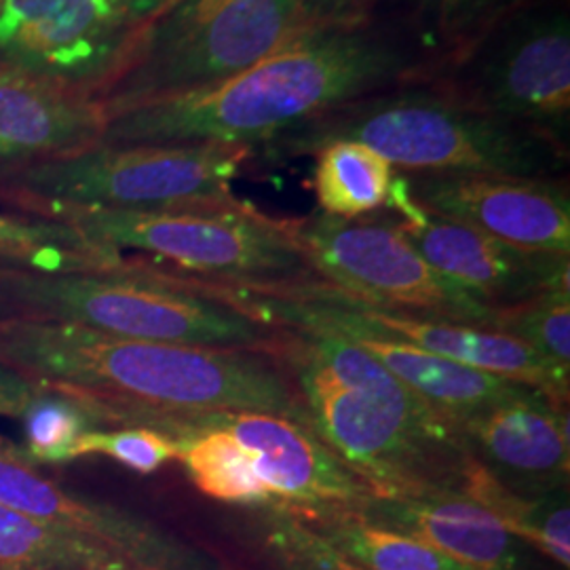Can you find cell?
Instances as JSON below:
<instances>
[{
  "instance_id": "cell-14",
  "label": "cell",
  "mask_w": 570,
  "mask_h": 570,
  "mask_svg": "<svg viewBox=\"0 0 570 570\" xmlns=\"http://www.w3.org/2000/svg\"><path fill=\"white\" fill-rule=\"evenodd\" d=\"M400 233L429 265L494 308L518 305L558 287H569L570 256L530 252L480 230L433 216L395 178L391 199Z\"/></svg>"
},
{
  "instance_id": "cell-8",
  "label": "cell",
  "mask_w": 570,
  "mask_h": 570,
  "mask_svg": "<svg viewBox=\"0 0 570 570\" xmlns=\"http://www.w3.org/2000/svg\"><path fill=\"white\" fill-rule=\"evenodd\" d=\"M303 32L301 0H176L144 26L129 60L94 102L110 117L226 81Z\"/></svg>"
},
{
  "instance_id": "cell-35",
  "label": "cell",
  "mask_w": 570,
  "mask_h": 570,
  "mask_svg": "<svg viewBox=\"0 0 570 570\" xmlns=\"http://www.w3.org/2000/svg\"><path fill=\"white\" fill-rule=\"evenodd\" d=\"M4 320V313H2V306H0V322Z\"/></svg>"
},
{
  "instance_id": "cell-7",
  "label": "cell",
  "mask_w": 570,
  "mask_h": 570,
  "mask_svg": "<svg viewBox=\"0 0 570 570\" xmlns=\"http://www.w3.org/2000/svg\"><path fill=\"white\" fill-rule=\"evenodd\" d=\"M254 155L226 144H94L75 153L0 165V204L174 209L233 199L230 183Z\"/></svg>"
},
{
  "instance_id": "cell-17",
  "label": "cell",
  "mask_w": 570,
  "mask_h": 570,
  "mask_svg": "<svg viewBox=\"0 0 570 570\" xmlns=\"http://www.w3.org/2000/svg\"><path fill=\"white\" fill-rule=\"evenodd\" d=\"M355 510L471 569H520L518 539L465 492L372 494Z\"/></svg>"
},
{
  "instance_id": "cell-20",
  "label": "cell",
  "mask_w": 570,
  "mask_h": 570,
  "mask_svg": "<svg viewBox=\"0 0 570 570\" xmlns=\"http://www.w3.org/2000/svg\"><path fill=\"white\" fill-rule=\"evenodd\" d=\"M237 508L228 550H212L228 570H366L334 550L284 501Z\"/></svg>"
},
{
  "instance_id": "cell-29",
  "label": "cell",
  "mask_w": 570,
  "mask_h": 570,
  "mask_svg": "<svg viewBox=\"0 0 570 570\" xmlns=\"http://www.w3.org/2000/svg\"><path fill=\"white\" fill-rule=\"evenodd\" d=\"M180 444L161 431L121 428L85 433L75 444L72 456L77 461L82 456L102 454L121 463L122 468L140 475H150L171 461H180Z\"/></svg>"
},
{
  "instance_id": "cell-10",
  "label": "cell",
  "mask_w": 570,
  "mask_h": 570,
  "mask_svg": "<svg viewBox=\"0 0 570 570\" xmlns=\"http://www.w3.org/2000/svg\"><path fill=\"white\" fill-rule=\"evenodd\" d=\"M142 30L110 0H2L0 70L96 100Z\"/></svg>"
},
{
  "instance_id": "cell-15",
  "label": "cell",
  "mask_w": 570,
  "mask_h": 570,
  "mask_svg": "<svg viewBox=\"0 0 570 570\" xmlns=\"http://www.w3.org/2000/svg\"><path fill=\"white\" fill-rule=\"evenodd\" d=\"M212 428L225 429L249 452L271 499L303 508H357L374 494L311 429L292 419L263 412L193 414L188 438Z\"/></svg>"
},
{
  "instance_id": "cell-2",
  "label": "cell",
  "mask_w": 570,
  "mask_h": 570,
  "mask_svg": "<svg viewBox=\"0 0 570 570\" xmlns=\"http://www.w3.org/2000/svg\"><path fill=\"white\" fill-rule=\"evenodd\" d=\"M271 355L294 383L306 428L374 494L463 492L473 456L461 429L362 346L303 322L282 327Z\"/></svg>"
},
{
  "instance_id": "cell-16",
  "label": "cell",
  "mask_w": 570,
  "mask_h": 570,
  "mask_svg": "<svg viewBox=\"0 0 570 570\" xmlns=\"http://www.w3.org/2000/svg\"><path fill=\"white\" fill-rule=\"evenodd\" d=\"M471 456L503 487L546 497L569 490V410L537 389L480 410L461 423Z\"/></svg>"
},
{
  "instance_id": "cell-21",
  "label": "cell",
  "mask_w": 570,
  "mask_h": 570,
  "mask_svg": "<svg viewBox=\"0 0 570 570\" xmlns=\"http://www.w3.org/2000/svg\"><path fill=\"white\" fill-rule=\"evenodd\" d=\"M289 505V503H287ZM334 550L366 570H478L461 564L428 543L381 527L355 508L292 505Z\"/></svg>"
},
{
  "instance_id": "cell-13",
  "label": "cell",
  "mask_w": 570,
  "mask_h": 570,
  "mask_svg": "<svg viewBox=\"0 0 570 570\" xmlns=\"http://www.w3.org/2000/svg\"><path fill=\"white\" fill-rule=\"evenodd\" d=\"M400 183L433 216L522 249L570 256L569 190L551 178L410 174Z\"/></svg>"
},
{
  "instance_id": "cell-34",
  "label": "cell",
  "mask_w": 570,
  "mask_h": 570,
  "mask_svg": "<svg viewBox=\"0 0 570 570\" xmlns=\"http://www.w3.org/2000/svg\"><path fill=\"white\" fill-rule=\"evenodd\" d=\"M117 11H121L127 20L146 26L148 21L161 16L167 7L176 0H110Z\"/></svg>"
},
{
  "instance_id": "cell-12",
  "label": "cell",
  "mask_w": 570,
  "mask_h": 570,
  "mask_svg": "<svg viewBox=\"0 0 570 570\" xmlns=\"http://www.w3.org/2000/svg\"><path fill=\"white\" fill-rule=\"evenodd\" d=\"M0 503L82 541L115 551L138 570H228L209 548L195 546L100 499L63 489L0 438Z\"/></svg>"
},
{
  "instance_id": "cell-23",
  "label": "cell",
  "mask_w": 570,
  "mask_h": 570,
  "mask_svg": "<svg viewBox=\"0 0 570 570\" xmlns=\"http://www.w3.org/2000/svg\"><path fill=\"white\" fill-rule=\"evenodd\" d=\"M463 492L484 505L518 541L529 543L556 564L569 569V490H558L546 497H527L503 487L473 459L465 473Z\"/></svg>"
},
{
  "instance_id": "cell-32",
  "label": "cell",
  "mask_w": 570,
  "mask_h": 570,
  "mask_svg": "<svg viewBox=\"0 0 570 570\" xmlns=\"http://www.w3.org/2000/svg\"><path fill=\"white\" fill-rule=\"evenodd\" d=\"M513 0H469L465 11L461 13L459 21L454 23L452 32L461 35L463 30L480 26L484 21H492L501 11L510 9Z\"/></svg>"
},
{
  "instance_id": "cell-25",
  "label": "cell",
  "mask_w": 570,
  "mask_h": 570,
  "mask_svg": "<svg viewBox=\"0 0 570 570\" xmlns=\"http://www.w3.org/2000/svg\"><path fill=\"white\" fill-rule=\"evenodd\" d=\"M0 570H138L115 551L0 503Z\"/></svg>"
},
{
  "instance_id": "cell-24",
  "label": "cell",
  "mask_w": 570,
  "mask_h": 570,
  "mask_svg": "<svg viewBox=\"0 0 570 570\" xmlns=\"http://www.w3.org/2000/svg\"><path fill=\"white\" fill-rule=\"evenodd\" d=\"M313 155V188L322 214L355 220L389 204L395 167L366 144L336 140Z\"/></svg>"
},
{
  "instance_id": "cell-36",
  "label": "cell",
  "mask_w": 570,
  "mask_h": 570,
  "mask_svg": "<svg viewBox=\"0 0 570 570\" xmlns=\"http://www.w3.org/2000/svg\"><path fill=\"white\" fill-rule=\"evenodd\" d=\"M0 4H2V0H0Z\"/></svg>"
},
{
  "instance_id": "cell-18",
  "label": "cell",
  "mask_w": 570,
  "mask_h": 570,
  "mask_svg": "<svg viewBox=\"0 0 570 570\" xmlns=\"http://www.w3.org/2000/svg\"><path fill=\"white\" fill-rule=\"evenodd\" d=\"M332 294L367 326L379 327L404 343L446 357L450 362L537 389L558 406H569L570 376L551 367L534 348L511 334L372 308L351 301L336 287H332Z\"/></svg>"
},
{
  "instance_id": "cell-1",
  "label": "cell",
  "mask_w": 570,
  "mask_h": 570,
  "mask_svg": "<svg viewBox=\"0 0 570 570\" xmlns=\"http://www.w3.org/2000/svg\"><path fill=\"white\" fill-rule=\"evenodd\" d=\"M416 68L407 47L362 21L313 28L226 81L106 117L100 144H226L256 153L334 108L387 91Z\"/></svg>"
},
{
  "instance_id": "cell-31",
  "label": "cell",
  "mask_w": 570,
  "mask_h": 570,
  "mask_svg": "<svg viewBox=\"0 0 570 570\" xmlns=\"http://www.w3.org/2000/svg\"><path fill=\"white\" fill-rule=\"evenodd\" d=\"M39 391L41 385L37 381H30L13 367L0 364V416L20 421Z\"/></svg>"
},
{
  "instance_id": "cell-27",
  "label": "cell",
  "mask_w": 570,
  "mask_h": 570,
  "mask_svg": "<svg viewBox=\"0 0 570 570\" xmlns=\"http://www.w3.org/2000/svg\"><path fill=\"white\" fill-rule=\"evenodd\" d=\"M180 461L190 482L228 505H256L271 501L265 484L258 480L249 452L225 429H204L180 442Z\"/></svg>"
},
{
  "instance_id": "cell-28",
  "label": "cell",
  "mask_w": 570,
  "mask_h": 570,
  "mask_svg": "<svg viewBox=\"0 0 570 570\" xmlns=\"http://www.w3.org/2000/svg\"><path fill=\"white\" fill-rule=\"evenodd\" d=\"M494 330L520 338L551 367L570 376V287L499 308Z\"/></svg>"
},
{
  "instance_id": "cell-5",
  "label": "cell",
  "mask_w": 570,
  "mask_h": 570,
  "mask_svg": "<svg viewBox=\"0 0 570 570\" xmlns=\"http://www.w3.org/2000/svg\"><path fill=\"white\" fill-rule=\"evenodd\" d=\"M4 320L87 327L148 343L268 353L282 327L186 284L178 273L129 263L117 271L41 273L0 265Z\"/></svg>"
},
{
  "instance_id": "cell-4",
  "label": "cell",
  "mask_w": 570,
  "mask_h": 570,
  "mask_svg": "<svg viewBox=\"0 0 570 570\" xmlns=\"http://www.w3.org/2000/svg\"><path fill=\"white\" fill-rule=\"evenodd\" d=\"M336 140L366 144L410 174L550 178L567 157L562 144L541 131L433 89H387L345 104L265 148L298 157Z\"/></svg>"
},
{
  "instance_id": "cell-33",
  "label": "cell",
  "mask_w": 570,
  "mask_h": 570,
  "mask_svg": "<svg viewBox=\"0 0 570 570\" xmlns=\"http://www.w3.org/2000/svg\"><path fill=\"white\" fill-rule=\"evenodd\" d=\"M421 13L428 18H435L438 23L446 30H452L454 23L465 11L469 0H412Z\"/></svg>"
},
{
  "instance_id": "cell-11",
  "label": "cell",
  "mask_w": 570,
  "mask_h": 570,
  "mask_svg": "<svg viewBox=\"0 0 570 570\" xmlns=\"http://www.w3.org/2000/svg\"><path fill=\"white\" fill-rule=\"evenodd\" d=\"M456 96L562 144L570 122L569 16L539 11L505 23L475 51L468 89Z\"/></svg>"
},
{
  "instance_id": "cell-30",
  "label": "cell",
  "mask_w": 570,
  "mask_h": 570,
  "mask_svg": "<svg viewBox=\"0 0 570 570\" xmlns=\"http://www.w3.org/2000/svg\"><path fill=\"white\" fill-rule=\"evenodd\" d=\"M372 2L374 0H301L308 30L336 23H355L362 20V13Z\"/></svg>"
},
{
  "instance_id": "cell-3",
  "label": "cell",
  "mask_w": 570,
  "mask_h": 570,
  "mask_svg": "<svg viewBox=\"0 0 570 570\" xmlns=\"http://www.w3.org/2000/svg\"><path fill=\"white\" fill-rule=\"evenodd\" d=\"M0 364L110 406L155 414L263 412L306 425L294 383L263 351L129 341L68 324L2 320Z\"/></svg>"
},
{
  "instance_id": "cell-6",
  "label": "cell",
  "mask_w": 570,
  "mask_h": 570,
  "mask_svg": "<svg viewBox=\"0 0 570 570\" xmlns=\"http://www.w3.org/2000/svg\"><path fill=\"white\" fill-rule=\"evenodd\" d=\"M32 216L68 223L117 254L131 249L161 258L209 284L263 289L322 279L289 220L271 218L235 197L174 209L45 207Z\"/></svg>"
},
{
  "instance_id": "cell-26",
  "label": "cell",
  "mask_w": 570,
  "mask_h": 570,
  "mask_svg": "<svg viewBox=\"0 0 570 570\" xmlns=\"http://www.w3.org/2000/svg\"><path fill=\"white\" fill-rule=\"evenodd\" d=\"M20 421L23 444L18 449L35 468L75 461L72 449L79 438L106 429L100 410L89 397L49 385H41Z\"/></svg>"
},
{
  "instance_id": "cell-19",
  "label": "cell",
  "mask_w": 570,
  "mask_h": 570,
  "mask_svg": "<svg viewBox=\"0 0 570 570\" xmlns=\"http://www.w3.org/2000/svg\"><path fill=\"white\" fill-rule=\"evenodd\" d=\"M104 125L100 104L0 70V165L94 146Z\"/></svg>"
},
{
  "instance_id": "cell-22",
  "label": "cell",
  "mask_w": 570,
  "mask_h": 570,
  "mask_svg": "<svg viewBox=\"0 0 570 570\" xmlns=\"http://www.w3.org/2000/svg\"><path fill=\"white\" fill-rule=\"evenodd\" d=\"M0 265L41 273L117 271L122 254L89 242L68 223L32 214H0Z\"/></svg>"
},
{
  "instance_id": "cell-9",
  "label": "cell",
  "mask_w": 570,
  "mask_h": 570,
  "mask_svg": "<svg viewBox=\"0 0 570 570\" xmlns=\"http://www.w3.org/2000/svg\"><path fill=\"white\" fill-rule=\"evenodd\" d=\"M289 226L313 271L355 303L463 326H497L499 308L429 265L393 218L343 220L320 212Z\"/></svg>"
}]
</instances>
